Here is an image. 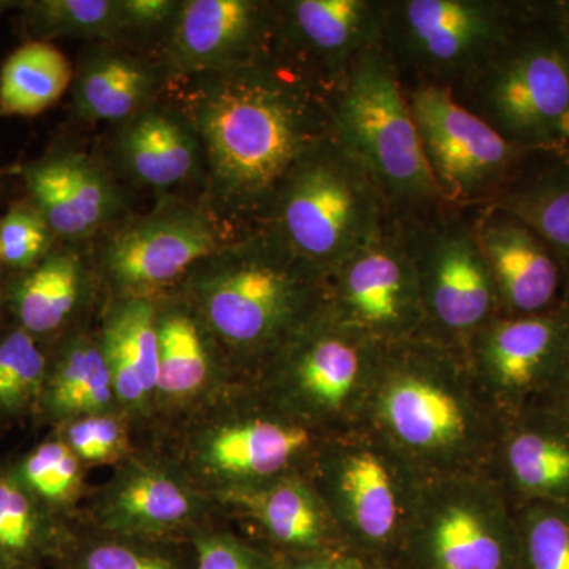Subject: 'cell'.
<instances>
[{
	"label": "cell",
	"instance_id": "1",
	"mask_svg": "<svg viewBox=\"0 0 569 569\" xmlns=\"http://www.w3.org/2000/svg\"><path fill=\"white\" fill-rule=\"evenodd\" d=\"M203 149L211 211L246 231L264 227L307 152L335 133V89L277 48L233 69L173 78Z\"/></svg>",
	"mask_w": 569,
	"mask_h": 569
},
{
	"label": "cell",
	"instance_id": "2",
	"mask_svg": "<svg viewBox=\"0 0 569 569\" xmlns=\"http://www.w3.org/2000/svg\"><path fill=\"white\" fill-rule=\"evenodd\" d=\"M186 277L206 325L239 351L287 347L326 313V277L266 227L233 236Z\"/></svg>",
	"mask_w": 569,
	"mask_h": 569
},
{
	"label": "cell",
	"instance_id": "3",
	"mask_svg": "<svg viewBox=\"0 0 569 569\" xmlns=\"http://www.w3.org/2000/svg\"><path fill=\"white\" fill-rule=\"evenodd\" d=\"M396 222L376 179L332 133L296 164L264 227L328 277Z\"/></svg>",
	"mask_w": 569,
	"mask_h": 569
},
{
	"label": "cell",
	"instance_id": "4",
	"mask_svg": "<svg viewBox=\"0 0 569 569\" xmlns=\"http://www.w3.org/2000/svg\"><path fill=\"white\" fill-rule=\"evenodd\" d=\"M331 110L337 141L376 179L397 220L448 203L427 162L399 71L381 44L355 59L332 92Z\"/></svg>",
	"mask_w": 569,
	"mask_h": 569
},
{
	"label": "cell",
	"instance_id": "5",
	"mask_svg": "<svg viewBox=\"0 0 569 569\" xmlns=\"http://www.w3.org/2000/svg\"><path fill=\"white\" fill-rule=\"evenodd\" d=\"M520 20L500 0H388L380 44L403 86L458 93L518 36Z\"/></svg>",
	"mask_w": 569,
	"mask_h": 569
},
{
	"label": "cell",
	"instance_id": "6",
	"mask_svg": "<svg viewBox=\"0 0 569 569\" xmlns=\"http://www.w3.org/2000/svg\"><path fill=\"white\" fill-rule=\"evenodd\" d=\"M455 97L527 151L569 146V44L518 33Z\"/></svg>",
	"mask_w": 569,
	"mask_h": 569
},
{
	"label": "cell",
	"instance_id": "7",
	"mask_svg": "<svg viewBox=\"0 0 569 569\" xmlns=\"http://www.w3.org/2000/svg\"><path fill=\"white\" fill-rule=\"evenodd\" d=\"M417 274L426 323L462 339L485 328L498 306L473 211L443 204L397 220Z\"/></svg>",
	"mask_w": 569,
	"mask_h": 569
},
{
	"label": "cell",
	"instance_id": "8",
	"mask_svg": "<svg viewBox=\"0 0 569 569\" xmlns=\"http://www.w3.org/2000/svg\"><path fill=\"white\" fill-rule=\"evenodd\" d=\"M408 103L433 178L448 203L478 208L518 173L519 148L468 110L447 88L407 84Z\"/></svg>",
	"mask_w": 569,
	"mask_h": 569
},
{
	"label": "cell",
	"instance_id": "9",
	"mask_svg": "<svg viewBox=\"0 0 569 569\" xmlns=\"http://www.w3.org/2000/svg\"><path fill=\"white\" fill-rule=\"evenodd\" d=\"M209 208L163 200L142 216L127 217L99 236L96 263L126 296H142L173 283L230 241Z\"/></svg>",
	"mask_w": 569,
	"mask_h": 569
},
{
	"label": "cell",
	"instance_id": "10",
	"mask_svg": "<svg viewBox=\"0 0 569 569\" xmlns=\"http://www.w3.org/2000/svg\"><path fill=\"white\" fill-rule=\"evenodd\" d=\"M326 313L377 346L419 336L425 309L399 223L326 277Z\"/></svg>",
	"mask_w": 569,
	"mask_h": 569
},
{
	"label": "cell",
	"instance_id": "11",
	"mask_svg": "<svg viewBox=\"0 0 569 569\" xmlns=\"http://www.w3.org/2000/svg\"><path fill=\"white\" fill-rule=\"evenodd\" d=\"M277 48V2L181 0L159 61L173 80L246 66Z\"/></svg>",
	"mask_w": 569,
	"mask_h": 569
},
{
	"label": "cell",
	"instance_id": "12",
	"mask_svg": "<svg viewBox=\"0 0 569 569\" xmlns=\"http://www.w3.org/2000/svg\"><path fill=\"white\" fill-rule=\"evenodd\" d=\"M24 197L39 209L61 244L100 236L122 219L126 198L99 160L69 148H52L13 168Z\"/></svg>",
	"mask_w": 569,
	"mask_h": 569
},
{
	"label": "cell",
	"instance_id": "13",
	"mask_svg": "<svg viewBox=\"0 0 569 569\" xmlns=\"http://www.w3.org/2000/svg\"><path fill=\"white\" fill-rule=\"evenodd\" d=\"M279 50L329 88L381 43L388 0H277Z\"/></svg>",
	"mask_w": 569,
	"mask_h": 569
},
{
	"label": "cell",
	"instance_id": "14",
	"mask_svg": "<svg viewBox=\"0 0 569 569\" xmlns=\"http://www.w3.org/2000/svg\"><path fill=\"white\" fill-rule=\"evenodd\" d=\"M111 152L129 181L159 192L204 174L200 138L174 103L157 100L116 126Z\"/></svg>",
	"mask_w": 569,
	"mask_h": 569
},
{
	"label": "cell",
	"instance_id": "15",
	"mask_svg": "<svg viewBox=\"0 0 569 569\" xmlns=\"http://www.w3.org/2000/svg\"><path fill=\"white\" fill-rule=\"evenodd\" d=\"M479 244L496 283L498 302L522 317L537 316L559 290L556 254L529 227L507 212L470 208Z\"/></svg>",
	"mask_w": 569,
	"mask_h": 569
},
{
	"label": "cell",
	"instance_id": "16",
	"mask_svg": "<svg viewBox=\"0 0 569 569\" xmlns=\"http://www.w3.org/2000/svg\"><path fill=\"white\" fill-rule=\"evenodd\" d=\"M170 73L160 61L141 58L118 44L99 43L73 73L71 102L84 122L119 126L159 100Z\"/></svg>",
	"mask_w": 569,
	"mask_h": 569
},
{
	"label": "cell",
	"instance_id": "17",
	"mask_svg": "<svg viewBox=\"0 0 569 569\" xmlns=\"http://www.w3.org/2000/svg\"><path fill=\"white\" fill-rule=\"evenodd\" d=\"M377 343L337 325L325 313L287 348L293 350L299 387L318 406L336 408L353 391Z\"/></svg>",
	"mask_w": 569,
	"mask_h": 569
},
{
	"label": "cell",
	"instance_id": "18",
	"mask_svg": "<svg viewBox=\"0 0 569 569\" xmlns=\"http://www.w3.org/2000/svg\"><path fill=\"white\" fill-rule=\"evenodd\" d=\"M114 396L138 406L157 389L156 306L146 296H123L104 318L100 337Z\"/></svg>",
	"mask_w": 569,
	"mask_h": 569
},
{
	"label": "cell",
	"instance_id": "19",
	"mask_svg": "<svg viewBox=\"0 0 569 569\" xmlns=\"http://www.w3.org/2000/svg\"><path fill=\"white\" fill-rule=\"evenodd\" d=\"M383 415L402 443L422 451L452 447L467 432L466 411L458 399L418 372H402L389 381Z\"/></svg>",
	"mask_w": 569,
	"mask_h": 569
},
{
	"label": "cell",
	"instance_id": "20",
	"mask_svg": "<svg viewBox=\"0 0 569 569\" xmlns=\"http://www.w3.org/2000/svg\"><path fill=\"white\" fill-rule=\"evenodd\" d=\"M84 264L73 247L61 242L39 264L21 272L11 291L20 328L36 337L51 335L67 323L80 302Z\"/></svg>",
	"mask_w": 569,
	"mask_h": 569
},
{
	"label": "cell",
	"instance_id": "21",
	"mask_svg": "<svg viewBox=\"0 0 569 569\" xmlns=\"http://www.w3.org/2000/svg\"><path fill=\"white\" fill-rule=\"evenodd\" d=\"M473 339L478 361L505 388H523L548 362L559 328L552 318L529 316L493 318Z\"/></svg>",
	"mask_w": 569,
	"mask_h": 569
},
{
	"label": "cell",
	"instance_id": "22",
	"mask_svg": "<svg viewBox=\"0 0 569 569\" xmlns=\"http://www.w3.org/2000/svg\"><path fill=\"white\" fill-rule=\"evenodd\" d=\"M309 443L301 427L252 421L224 427L208 441L204 459L213 470L231 477H268L282 470Z\"/></svg>",
	"mask_w": 569,
	"mask_h": 569
},
{
	"label": "cell",
	"instance_id": "23",
	"mask_svg": "<svg viewBox=\"0 0 569 569\" xmlns=\"http://www.w3.org/2000/svg\"><path fill=\"white\" fill-rule=\"evenodd\" d=\"M73 69L67 56L48 41L28 40L0 69V118L40 114L70 88Z\"/></svg>",
	"mask_w": 569,
	"mask_h": 569
},
{
	"label": "cell",
	"instance_id": "24",
	"mask_svg": "<svg viewBox=\"0 0 569 569\" xmlns=\"http://www.w3.org/2000/svg\"><path fill=\"white\" fill-rule=\"evenodd\" d=\"M478 208L507 212L529 227L548 246L556 258L569 261V173L520 178L518 173L507 186Z\"/></svg>",
	"mask_w": 569,
	"mask_h": 569
},
{
	"label": "cell",
	"instance_id": "25",
	"mask_svg": "<svg viewBox=\"0 0 569 569\" xmlns=\"http://www.w3.org/2000/svg\"><path fill=\"white\" fill-rule=\"evenodd\" d=\"M192 509V497L174 479L157 471H138L112 492L108 522L122 533H164L186 522Z\"/></svg>",
	"mask_w": 569,
	"mask_h": 569
},
{
	"label": "cell",
	"instance_id": "26",
	"mask_svg": "<svg viewBox=\"0 0 569 569\" xmlns=\"http://www.w3.org/2000/svg\"><path fill=\"white\" fill-rule=\"evenodd\" d=\"M18 10L29 40L126 43L119 0H24Z\"/></svg>",
	"mask_w": 569,
	"mask_h": 569
},
{
	"label": "cell",
	"instance_id": "27",
	"mask_svg": "<svg viewBox=\"0 0 569 569\" xmlns=\"http://www.w3.org/2000/svg\"><path fill=\"white\" fill-rule=\"evenodd\" d=\"M114 388L102 346L78 337L62 347L48 381L56 415L97 413L110 406Z\"/></svg>",
	"mask_w": 569,
	"mask_h": 569
},
{
	"label": "cell",
	"instance_id": "28",
	"mask_svg": "<svg viewBox=\"0 0 569 569\" xmlns=\"http://www.w3.org/2000/svg\"><path fill=\"white\" fill-rule=\"evenodd\" d=\"M159 373L157 389L164 395L193 392L208 377V350L200 326L181 306H156Z\"/></svg>",
	"mask_w": 569,
	"mask_h": 569
},
{
	"label": "cell",
	"instance_id": "29",
	"mask_svg": "<svg viewBox=\"0 0 569 569\" xmlns=\"http://www.w3.org/2000/svg\"><path fill=\"white\" fill-rule=\"evenodd\" d=\"M342 493L356 529L373 541L392 533L399 516L396 489L385 463L369 451L343 463Z\"/></svg>",
	"mask_w": 569,
	"mask_h": 569
},
{
	"label": "cell",
	"instance_id": "30",
	"mask_svg": "<svg viewBox=\"0 0 569 569\" xmlns=\"http://www.w3.org/2000/svg\"><path fill=\"white\" fill-rule=\"evenodd\" d=\"M430 539L438 569H500L503 563V549L492 527L466 505L445 508Z\"/></svg>",
	"mask_w": 569,
	"mask_h": 569
},
{
	"label": "cell",
	"instance_id": "31",
	"mask_svg": "<svg viewBox=\"0 0 569 569\" xmlns=\"http://www.w3.org/2000/svg\"><path fill=\"white\" fill-rule=\"evenodd\" d=\"M52 549L51 531L22 481L0 478V569L33 567Z\"/></svg>",
	"mask_w": 569,
	"mask_h": 569
},
{
	"label": "cell",
	"instance_id": "32",
	"mask_svg": "<svg viewBox=\"0 0 569 569\" xmlns=\"http://www.w3.org/2000/svg\"><path fill=\"white\" fill-rule=\"evenodd\" d=\"M254 515L283 545L313 548L323 535L316 501L299 486L280 485L253 500Z\"/></svg>",
	"mask_w": 569,
	"mask_h": 569
},
{
	"label": "cell",
	"instance_id": "33",
	"mask_svg": "<svg viewBox=\"0 0 569 569\" xmlns=\"http://www.w3.org/2000/svg\"><path fill=\"white\" fill-rule=\"evenodd\" d=\"M59 244L39 209L28 200L11 201L0 213V264L24 272Z\"/></svg>",
	"mask_w": 569,
	"mask_h": 569
},
{
	"label": "cell",
	"instance_id": "34",
	"mask_svg": "<svg viewBox=\"0 0 569 569\" xmlns=\"http://www.w3.org/2000/svg\"><path fill=\"white\" fill-rule=\"evenodd\" d=\"M47 376V358L36 337L22 328L0 339V410H21Z\"/></svg>",
	"mask_w": 569,
	"mask_h": 569
},
{
	"label": "cell",
	"instance_id": "35",
	"mask_svg": "<svg viewBox=\"0 0 569 569\" xmlns=\"http://www.w3.org/2000/svg\"><path fill=\"white\" fill-rule=\"evenodd\" d=\"M508 460L522 488L549 492L569 486V448L552 438L522 433L509 447Z\"/></svg>",
	"mask_w": 569,
	"mask_h": 569
},
{
	"label": "cell",
	"instance_id": "36",
	"mask_svg": "<svg viewBox=\"0 0 569 569\" xmlns=\"http://www.w3.org/2000/svg\"><path fill=\"white\" fill-rule=\"evenodd\" d=\"M78 477V456L62 441L41 445L22 463V485L47 500L59 501L69 497Z\"/></svg>",
	"mask_w": 569,
	"mask_h": 569
},
{
	"label": "cell",
	"instance_id": "37",
	"mask_svg": "<svg viewBox=\"0 0 569 569\" xmlns=\"http://www.w3.org/2000/svg\"><path fill=\"white\" fill-rule=\"evenodd\" d=\"M73 569H181L167 553L126 541H102L81 550Z\"/></svg>",
	"mask_w": 569,
	"mask_h": 569
},
{
	"label": "cell",
	"instance_id": "38",
	"mask_svg": "<svg viewBox=\"0 0 569 569\" xmlns=\"http://www.w3.org/2000/svg\"><path fill=\"white\" fill-rule=\"evenodd\" d=\"M533 569H569V523L559 516H541L529 530Z\"/></svg>",
	"mask_w": 569,
	"mask_h": 569
},
{
	"label": "cell",
	"instance_id": "39",
	"mask_svg": "<svg viewBox=\"0 0 569 569\" xmlns=\"http://www.w3.org/2000/svg\"><path fill=\"white\" fill-rule=\"evenodd\" d=\"M69 447L78 458L104 460L111 458L121 445V429L111 418L92 417L70 426Z\"/></svg>",
	"mask_w": 569,
	"mask_h": 569
},
{
	"label": "cell",
	"instance_id": "40",
	"mask_svg": "<svg viewBox=\"0 0 569 569\" xmlns=\"http://www.w3.org/2000/svg\"><path fill=\"white\" fill-rule=\"evenodd\" d=\"M126 40L159 32L167 36L181 2L176 0H119Z\"/></svg>",
	"mask_w": 569,
	"mask_h": 569
},
{
	"label": "cell",
	"instance_id": "41",
	"mask_svg": "<svg viewBox=\"0 0 569 569\" xmlns=\"http://www.w3.org/2000/svg\"><path fill=\"white\" fill-rule=\"evenodd\" d=\"M194 569H268V565L233 538L209 535L197 541Z\"/></svg>",
	"mask_w": 569,
	"mask_h": 569
},
{
	"label": "cell",
	"instance_id": "42",
	"mask_svg": "<svg viewBox=\"0 0 569 569\" xmlns=\"http://www.w3.org/2000/svg\"><path fill=\"white\" fill-rule=\"evenodd\" d=\"M293 569H356L353 565L346 563V561H332V560H318L310 561V563L301 565Z\"/></svg>",
	"mask_w": 569,
	"mask_h": 569
},
{
	"label": "cell",
	"instance_id": "43",
	"mask_svg": "<svg viewBox=\"0 0 569 569\" xmlns=\"http://www.w3.org/2000/svg\"><path fill=\"white\" fill-rule=\"evenodd\" d=\"M559 11V24L561 28V32H563V39L569 44V3L565 7H559L557 9Z\"/></svg>",
	"mask_w": 569,
	"mask_h": 569
},
{
	"label": "cell",
	"instance_id": "44",
	"mask_svg": "<svg viewBox=\"0 0 569 569\" xmlns=\"http://www.w3.org/2000/svg\"><path fill=\"white\" fill-rule=\"evenodd\" d=\"M22 3L18 2V0H0V18L3 17V14L9 13L10 10H18L20 9Z\"/></svg>",
	"mask_w": 569,
	"mask_h": 569
},
{
	"label": "cell",
	"instance_id": "45",
	"mask_svg": "<svg viewBox=\"0 0 569 569\" xmlns=\"http://www.w3.org/2000/svg\"><path fill=\"white\" fill-rule=\"evenodd\" d=\"M7 181L6 173L0 170V204H2L3 197H6Z\"/></svg>",
	"mask_w": 569,
	"mask_h": 569
},
{
	"label": "cell",
	"instance_id": "46",
	"mask_svg": "<svg viewBox=\"0 0 569 569\" xmlns=\"http://www.w3.org/2000/svg\"><path fill=\"white\" fill-rule=\"evenodd\" d=\"M0 305H2V291H0Z\"/></svg>",
	"mask_w": 569,
	"mask_h": 569
},
{
	"label": "cell",
	"instance_id": "47",
	"mask_svg": "<svg viewBox=\"0 0 569 569\" xmlns=\"http://www.w3.org/2000/svg\"><path fill=\"white\" fill-rule=\"evenodd\" d=\"M17 569H33V567H24V568H17Z\"/></svg>",
	"mask_w": 569,
	"mask_h": 569
},
{
	"label": "cell",
	"instance_id": "48",
	"mask_svg": "<svg viewBox=\"0 0 569 569\" xmlns=\"http://www.w3.org/2000/svg\"><path fill=\"white\" fill-rule=\"evenodd\" d=\"M2 264H0V276H2Z\"/></svg>",
	"mask_w": 569,
	"mask_h": 569
}]
</instances>
